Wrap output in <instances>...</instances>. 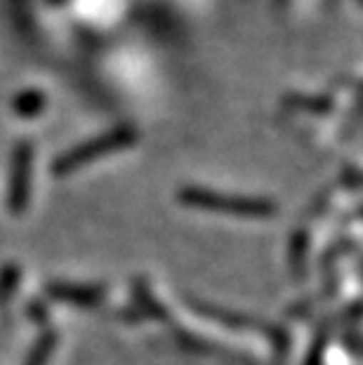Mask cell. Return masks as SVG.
I'll return each mask as SVG.
<instances>
[{
    "label": "cell",
    "mask_w": 363,
    "mask_h": 365,
    "mask_svg": "<svg viewBox=\"0 0 363 365\" xmlns=\"http://www.w3.org/2000/svg\"><path fill=\"white\" fill-rule=\"evenodd\" d=\"M133 294H135V304H140L144 316L156 318V321H168V312L158 304L156 297H151L149 285H146L144 281H135L133 283Z\"/></svg>",
    "instance_id": "obj_7"
},
{
    "label": "cell",
    "mask_w": 363,
    "mask_h": 365,
    "mask_svg": "<svg viewBox=\"0 0 363 365\" xmlns=\"http://www.w3.org/2000/svg\"><path fill=\"white\" fill-rule=\"evenodd\" d=\"M330 337H333V323H321L319 332H316V337L312 341V346H309L307 351V359H305V365H323V359H326V349L330 344Z\"/></svg>",
    "instance_id": "obj_8"
},
{
    "label": "cell",
    "mask_w": 363,
    "mask_h": 365,
    "mask_svg": "<svg viewBox=\"0 0 363 365\" xmlns=\"http://www.w3.org/2000/svg\"><path fill=\"white\" fill-rule=\"evenodd\" d=\"M19 278H21L19 264H5L0 269V304H7L12 299V294L19 287Z\"/></svg>",
    "instance_id": "obj_9"
},
{
    "label": "cell",
    "mask_w": 363,
    "mask_h": 365,
    "mask_svg": "<svg viewBox=\"0 0 363 365\" xmlns=\"http://www.w3.org/2000/svg\"><path fill=\"white\" fill-rule=\"evenodd\" d=\"M57 349V332L55 330H43L38 339L31 344L26 359L21 365H48L52 354H55Z\"/></svg>",
    "instance_id": "obj_5"
},
{
    "label": "cell",
    "mask_w": 363,
    "mask_h": 365,
    "mask_svg": "<svg viewBox=\"0 0 363 365\" xmlns=\"http://www.w3.org/2000/svg\"><path fill=\"white\" fill-rule=\"evenodd\" d=\"M137 137L140 135L130 125H121V128L104 132V135L85 139L83 144L71 146V149H66L64 153H59V156L52 160V175L66 177V175L78 173V170L88 168L90 163H95L99 158L111 156L116 151L130 149V146L137 142Z\"/></svg>",
    "instance_id": "obj_2"
},
{
    "label": "cell",
    "mask_w": 363,
    "mask_h": 365,
    "mask_svg": "<svg viewBox=\"0 0 363 365\" xmlns=\"http://www.w3.org/2000/svg\"><path fill=\"white\" fill-rule=\"evenodd\" d=\"M285 102H290V104H295L300 111H312V113H330V104L328 99H323V97H290V99H285Z\"/></svg>",
    "instance_id": "obj_11"
},
{
    "label": "cell",
    "mask_w": 363,
    "mask_h": 365,
    "mask_svg": "<svg viewBox=\"0 0 363 365\" xmlns=\"http://www.w3.org/2000/svg\"><path fill=\"white\" fill-rule=\"evenodd\" d=\"M45 294L52 302L68 304L76 309H95L104 302L106 290L99 285H85V283H71V281H52L45 285Z\"/></svg>",
    "instance_id": "obj_4"
},
{
    "label": "cell",
    "mask_w": 363,
    "mask_h": 365,
    "mask_svg": "<svg viewBox=\"0 0 363 365\" xmlns=\"http://www.w3.org/2000/svg\"><path fill=\"white\" fill-rule=\"evenodd\" d=\"M182 205L203 210V212L234 215V217H272L276 215V203L260 196H238V193H224L203 189V186H184L177 191Z\"/></svg>",
    "instance_id": "obj_1"
},
{
    "label": "cell",
    "mask_w": 363,
    "mask_h": 365,
    "mask_svg": "<svg viewBox=\"0 0 363 365\" xmlns=\"http://www.w3.org/2000/svg\"><path fill=\"white\" fill-rule=\"evenodd\" d=\"M31 180H34V144L19 142L12 153L10 189H7V207L12 215H24L31 200Z\"/></svg>",
    "instance_id": "obj_3"
},
{
    "label": "cell",
    "mask_w": 363,
    "mask_h": 365,
    "mask_svg": "<svg viewBox=\"0 0 363 365\" xmlns=\"http://www.w3.org/2000/svg\"><path fill=\"white\" fill-rule=\"evenodd\" d=\"M45 108V95L38 90H24L14 97L12 102V111L19 115V118H36L38 113H43Z\"/></svg>",
    "instance_id": "obj_6"
},
{
    "label": "cell",
    "mask_w": 363,
    "mask_h": 365,
    "mask_svg": "<svg viewBox=\"0 0 363 365\" xmlns=\"http://www.w3.org/2000/svg\"><path fill=\"white\" fill-rule=\"evenodd\" d=\"M307 255H309V234L307 231H297L290 245V259H292V274L297 278L305 274L307 267Z\"/></svg>",
    "instance_id": "obj_10"
}]
</instances>
